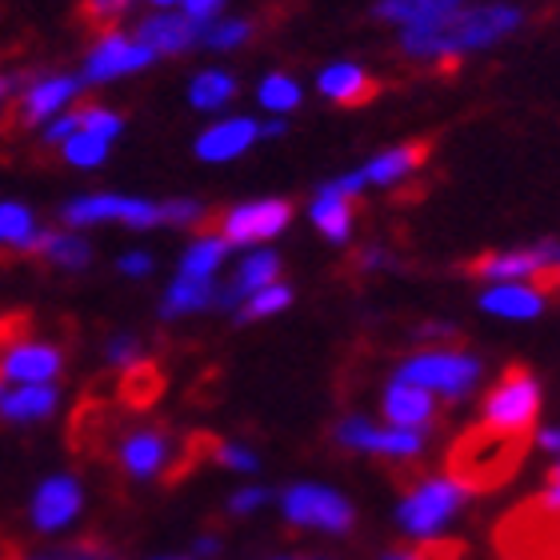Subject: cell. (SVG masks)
<instances>
[{"label": "cell", "instance_id": "obj_48", "mask_svg": "<svg viewBox=\"0 0 560 560\" xmlns=\"http://www.w3.org/2000/svg\"><path fill=\"white\" fill-rule=\"evenodd\" d=\"M537 444L545 453H560V424H549V429L537 432Z\"/></svg>", "mask_w": 560, "mask_h": 560}, {"label": "cell", "instance_id": "obj_53", "mask_svg": "<svg viewBox=\"0 0 560 560\" xmlns=\"http://www.w3.org/2000/svg\"><path fill=\"white\" fill-rule=\"evenodd\" d=\"M164 560H180V557H164Z\"/></svg>", "mask_w": 560, "mask_h": 560}, {"label": "cell", "instance_id": "obj_54", "mask_svg": "<svg viewBox=\"0 0 560 560\" xmlns=\"http://www.w3.org/2000/svg\"><path fill=\"white\" fill-rule=\"evenodd\" d=\"M284 560H292V557H284Z\"/></svg>", "mask_w": 560, "mask_h": 560}, {"label": "cell", "instance_id": "obj_44", "mask_svg": "<svg viewBox=\"0 0 560 560\" xmlns=\"http://www.w3.org/2000/svg\"><path fill=\"white\" fill-rule=\"evenodd\" d=\"M221 9H224V0H185V16L192 24H200V28H205V24H212L217 21V16H221Z\"/></svg>", "mask_w": 560, "mask_h": 560}, {"label": "cell", "instance_id": "obj_16", "mask_svg": "<svg viewBox=\"0 0 560 560\" xmlns=\"http://www.w3.org/2000/svg\"><path fill=\"white\" fill-rule=\"evenodd\" d=\"M260 140V120L253 117H224L217 120V125H209V129L197 137V156L205 164H229L236 161V156H245L253 144Z\"/></svg>", "mask_w": 560, "mask_h": 560}, {"label": "cell", "instance_id": "obj_34", "mask_svg": "<svg viewBox=\"0 0 560 560\" xmlns=\"http://www.w3.org/2000/svg\"><path fill=\"white\" fill-rule=\"evenodd\" d=\"M292 304V289L289 284H269V289H260V292H253L236 313H241V320H265V316H277V313H284Z\"/></svg>", "mask_w": 560, "mask_h": 560}, {"label": "cell", "instance_id": "obj_19", "mask_svg": "<svg viewBox=\"0 0 560 560\" xmlns=\"http://www.w3.org/2000/svg\"><path fill=\"white\" fill-rule=\"evenodd\" d=\"M429 152H432L429 140H409V144L376 152L373 161L364 164V168H357V173H361L364 188H393V185H400V180H409L420 164L429 161Z\"/></svg>", "mask_w": 560, "mask_h": 560}, {"label": "cell", "instance_id": "obj_23", "mask_svg": "<svg viewBox=\"0 0 560 560\" xmlns=\"http://www.w3.org/2000/svg\"><path fill=\"white\" fill-rule=\"evenodd\" d=\"M468 0H381L376 16L397 24L400 33H420V28H432V24L456 16Z\"/></svg>", "mask_w": 560, "mask_h": 560}, {"label": "cell", "instance_id": "obj_29", "mask_svg": "<svg viewBox=\"0 0 560 560\" xmlns=\"http://www.w3.org/2000/svg\"><path fill=\"white\" fill-rule=\"evenodd\" d=\"M236 96V77L224 69H200L188 81V105L197 113H221L224 105H233Z\"/></svg>", "mask_w": 560, "mask_h": 560}, {"label": "cell", "instance_id": "obj_25", "mask_svg": "<svg viewBox=\"0 0 560 560\" xmlns=\"http://www.w3.org/2000/svg\"><path fill=\"white\" fill-rule=\"evenodd\" d=\"M308 217H313V224L320 229V236H325V241H332V245H345V241L352 236L357 209H352V197H345V192H337L332 185H325L313 197V205H308Z\"/></svg>", "mask_w": 560, "mask_h": 560}, {"label": "cell", "instance_id": "obj_20", "mask_svg": "<svg viewBox=\"0 0 560 560\" xmlns=\"http://www.w3.org/2000/svg\"><path fill=\"white\" fill-rule=\"evenodd\" d=\"M277 280H280V257L269 253V248H257V253H248V257L236 265L233 280H229L224 289H217V304H221V308H241L253 292L269 289Z\"/></svg>", "mask_w": 560, "mask_h": 560}, {"label": "cell", "instance_id": "obj_2", "mask_svg": "<svg viewBox=\"0 0 560 560\" xmlns=\"http://www.w3.org/2000/svg\"><path fill=\"white\" fill-rule=\"evenodd\" d=\"M533 436H513V432H497L489 424H472L448 444L444 456V477L472 492H497L521 472L528 456Z\"/></svg>", "mask_w": 560, "mask_h": 560}, {"label": "cell", "instance_id": "obj_40", "mask_svg": "<svg viewBox=\"0 0 560 560\" xmlns=\"http://www.w3.org/2000/svg\"><path fill=\"white\" fill-rule=\"evenodd\" d=\"M164 205V224L173 229H188V224L205 221V205L200 200H161Z\"/></svg>", "mask_w": 560, "mask_h": 560}, {"label": "cell", "instance_id": "obj_22", "mask_svg": "<svg viewBox=\"0 0 560 560\" xmlns=\"http://www.w3.org/2000/svg\"><path fill=\"white\" fill-rule=\"evenodd\" d=\"M316 93L325 96V101H332V105L357 108V105H369L376 96V81L357 65V60H337V65L320 69Z\"/></svg>", "mask_w": 560, "mask_h": 560}, {"label": "cell", "instance_id": "obj_5", "mask_svg": "<svg viewBox=\"0 0 560 560\" xmlns=\"http://www.w3.org/2000/svg\"><path fill=\"white\" fill-rule=\"evenodd\" d=\"M65 229H93V224H125V229H156L164 224V205L144 197H120V192H89L72 197L60 209Z\"/></svg>", "mask_w": 560, "mask_h": 560}, {"label": "cell", "instance_id": "obj_37", "mask_svg": "<svg viewBox=\"0 0 560 560\" xmlns=\"http://www.w3.org/2000/svg\"><path fill=\"white\" fill-rule=\"evenodd\" d=\"M105 361H108V369L129 373V369L144 364V345H140V337H132V332H117V337H108V345H105Z\"/></svg>", "mask_w": 560, "mask_h": 560}, {"label": "cell", "instance_id": "obj_26", "mask_svg": "<svg viewBox=\"0 0 560 560\" xmlns=\"http://www.w3.org/2000/svg\"><path fill=\"white\" fill-rule=\"evenodd\" d=\"M36 257H45L60 272H84L93 265V245L77 229H45Z\"/></svg>", "mask_w": 560, "mask_h": 560}, {"label": "cell", "instance_id": "obj_49", "mask_svg": "<svg viewBox=\"0 0 560 560\" xmlns=\"http://www.w3.org/2000/svg\"><path fill=\"white\" fill-rule=\"evenodd\" d=\"M212 552H221V540H217V537H200L197 540V557H212Z\"/></svg>", "mask_w": 560, "mask_h": 560}, {"label": "cell", "instance_id": "obj_33", "mask_svg": "<svg viewBox=\"0 0 560 560\" xmlns=\"http://www.w3.org/2000/svg\"><path fill=\"white\" fill-rule=\"evenodd\" d=\"M108 149H113V140L77 129L60 144V156H65V164H72V168H101V164L108 161Z\"/></svg>", "mask_w": 560, "mask_h": 560}, {"label": "cell", "instance_id": "obj_21", "mask_svg": "<svg viewBox=\"0 0 560 560\" xmlns=\"http://www.w3.org/2000/svg\"><path fill=\"white\" fill-rule=\"evenodd\" d=\"M60 409L57 385H4L0 388V420L4 424H40Z\"/></svg>", "mask_w": 560, "mask_h": 560}, {"label": "cell", "instance_id": "obj_39", "mask_svg": "<svg viewBox=\"0 0 560 560\" xmlns=\"http://www.w3.org/2000/svg\"><path fill=\"white\" fill-rule=\"evenodd\" d=\"M129 9H132V0H84V21L101 24V28H113Z\"/></svg>", "mask_w": 560, "mask_h": 560}, {"label": "cell", "instance_id": "obj_7", "mask_svg": "<svg viewBox=\"0 0 560 560\" xmlns=\"http://www.w3.org/2000/svg\"><path fill=\"white\" fill-rule=\"evenodd\" d=\"M465 501L468 492L460 485H453L448 477H424L405 492V501L397 509V525L409 537H432V533H441L465 509Z\"/></svg>", "mask_w": 560, "mask_h": 560}, {"label": "cell", "instance_id": "obj_35", "mask_svg": "<svg viewBox=\"0 0 560 560\" xmlns=\"http://www.w3.org/2000/svg\"><path fill=\"white\" fill-rule=\"evenodd\" d=\"M465 540H420L412 549H393L381 560H465Z\"/></svg>", "mask_w": 560, "mask_h": 560}, {"label": "cell", "instance_id": "obj_12", "mask_svg": "<svg viewBox=\"0 0 560 560\" xmlns=\"http://www.w3.org/2000/svg\"><path fill=\"white\" fill-rule=\"evenodd\" d=\"M560 260V245H537V248H513V253H489V257H480L468 265V277L477 280H489V284H528V280L537 277L549 284L552 269H557Z\"/></svg>", "mask_w": 560, "mask_h": 560}, {"label": "cell", "instance_id": "obj_31", "mask_svg": "<svg viewBox=\"0 0 560 560\" xmlns=\"http://www.w3.org/2000/svg\"><path fill=\"white\" fill-rule=\"evenodd\" d=\"M257 101H260L265 113L284 117V113H292V108H301L304 89H301L296 77H289V72H269V77L257 84Z\"/></svg>", "mask_w": 560, "mask_h": 560}, {"label": "cell", "instance_id": "obj_42", "mask_svg": "<svg viewBox=\"0 0 560 560\" xmlns=\"http://www.w3.org/2000/svg\"><path fill=\"white\" fill-rule=\"evenodd\" d=\"M272 492L260 489V485H248V489H236L233 497H229V516H248L257 513L260 504H269Z\"/></svg>", "mask_w": 560, "mask_h": 560}, {"label": "cell", "instance_id": "obj_28", "mask_svg": "<svg viewBox=\"0 0 560 560\" xmlns=\"http://www.w3.org/2000/svg\"><path fill=\"white\" fill-rule=\"evenodd\" d=\"M217 304V284L212 280L176 277L161 296V320H180V316L205 313Z\"/></svg>", "mask_w": 560, "mask_h": 560}, {"label": "cell", "instance_id": "obj_17", "mask_svg": "<svg viewBox=\"0 0 560 560\" xmlns=\"http://www.w3.org/2000/svg\"><path fill=\"white\" fill-rule=\"evenodd\" d=\"M137 36L156 52V57H180V52L200 45V24L188 21L185 12L161 9L137 24Z\"/></svg>", "mask_w": 560, "mask_h": 560}, {"label": "cell", "instance_id": "obj_14", "mask_svg": "<svg viewBox=\"0 0 560 560\" xmlns=\"http://www.w3.org/2000/svg\"><path fill=\"white\" fill-rule=\"evenodd\" d=\"M81 77H69V72H48V77H28V84L16 96V120L21 125H40L45 129L48 120L69 113L81 96Z\"/></svg>", "mask_w": 560, "mask_h": 560}, {"label": "cell", "instance_id": "obj_41", "mask_svg": "<svg viewBox=\"0 0 560 560\" xmlns=\"http://www.w3.org/2000/svg\"><path fill=\"white\" fill-rule=\"evenodd\" d=\"M77 129H81V120H77V108H69V113H60V117L48 120L45 129H40V140H45L48 149H60V144H65V140H69Z\"/></svg>", "mask_w": 560, "mask_h": 560}, {"label": "cell", "instance_id": "obj_30", "mask_svg": "<svg viewBox=\"0 0 560 560\" xmlns=\"http://www.w3.org/2000/svg\"><path fill=\"white\" fill-rule=\"evenodd\" d=\"M224 257H229V241L217 236V233H205V236H197L185 253H180V272H176V277L212 280L217 277V269L224 265Z\"/></svg>", "mask_w": 560, "mask_h": 560}, {"label": "cell", "instance_id": "obj_9", "mask_svg": "<svg viewBox=\"0 0 560 560\" xmlns=\"http://www.w3.org/2000/svg\"><path fill=\"white\" fill-rule=\"evenodd\" d=\"M156 60L144 40L137 33H120V28H108L93 40V48L84 52V69L81 81L84 84H108L120 81V77H132V72H144Z\"/></svg>", "mask_w": 560, "mask_h": 560}, {"label": "cell", "instance_id": "obj_24", "mask_svg": "<svg viewBox=\"0 0 560 560\" xmlns=\"http://www.w3.org/2000/svg\"><path fill=\"white\" fill-rule=\"evenodd\" d=\"M480 308L501 320H537L545 313V289L533 284H492L480 296Z\"/></svg>", "mask_w": 560, "mask_h": 560}, {"label": "cell", "instance_id": "obj_8", "mask_svg": "<svg viewBox=\"0 0 560 560\" xmlns=\"http://www.w3.org/2000/svg\"><path fill=\"white\" fill-rule=\"evenodd\" d=\"M280 513L292 528H320V533H349L357 525L352 504L328 485H292L280 497Z\"/></svg>", "mask_w": 560, "mask_h": 560}, {"label": "cell", "instance_id": "obj_3", "mask_svg": "<svg viewBox=\"0 0 560 560\" xmlns=\"http://www.w3.org/2000/svg\"><path fill=\"white\" fill-rule=\"evenodd\" d=\"M497 560H560V509L540 504L537 497L516 504L492 528Z\"/></svg>", "mask_w": 560, "mask_h": 560}, {"label": "cell", "instance_id": "obj_43", "mask_svg": "<svg viewBox=\"0 0 560 560\" xmlns=\"http://www.w3.org/2000/svg\"><path fill=\"white\" fill-rule=\"evenodd\" d=\"M152 265H156V260H152V253H144V248H129V253H120L117 272H120V277L140 280V277H149Z\"/></svg>", "mask_w": 560, "mask_h": 560}, {"label": "cell", "instance_id": "obj_18", "mask_svg": "<svg viewBox=\"0 0 560 560\" xmlns=\"http://www.w3.org/2000/svg\"><path fill=\"white\" fill-rule=\"evenodd\" d=\"M381 412L393 429H412V432H424L432 429V420H436V397H432L429 388H417L409 381H397L393 376V385L385 388V397H381Z\"/></svg>", "mask_w": 560, "mask_h": 560}, {"label": "cell", "instance_id": "obj_52", "mask_svg": "<svg viewBox=\"0 0 560 560\" xmlns=\"http://www.w3.org/2000/svg\"><path fill=\"white\" fill-rule=\"evenodd\" d=\"M292 560H328V557H292Z\"/></svg>", "mask_w": 560, "mask_h": 560}, {"label": "cell", "instance_id": "obj_36", "mask_svg": "<svg viewBox=\"0 0 560 560\" xmlns=\"http://www.w3.org/2000/svg\"><path fill=\"white\" fill-rule=\"evenodd\" d=\"M77 120H81V132H93V137L105 140H117L125 132V117L105 105H81L77 108Z\"/></svg>", "mask_w": 560, "mask_h": 560}, {"label": "cell", "instance_id": "obj_10", "mask_svg": "<svg viewBox=\"0 0 560 560\" xmlns=\"http://www.w3.org/2000/svg\"><path fill=\"white\" fill-rule=\"evenodd\" d=\"M340 448H349V453H373V456H385V460H400V465H409V460H420L424 456V432H412V429H376L369 417H345L332 429Z\"/></svg>", "mask_w": 560, "mask_h": 560}, {"label": "cell", "instance_id": "obj_4", "mask_svg": "<svg viewBox=\"0 0 560 560\" xmlns=\"http://www.w3.org/2000/svg\"><path fill=\"white\" fill-rule=\"evenodd\" d=\"M397 381L441 393L444 400H465L480 381V361L460 349H429L409 357V361H400Z\"/></svg>", "mask_w": 560, "mask_h": 560}, {"label": "cell", "instance_id": "obj_45", "mask_svg": "<svg viewBox=\"0 0 560 560\" xmlns=\"http://www.w3.org/2000/svg\"><path fill=\"white\" fill-rule=\"evenodd\" d=\"M24 84H28V77H24V72H0V108L9 105L12 96H21Z\"/></svg>", "mask_w": 560, "mask_h": 560}, {"label": "cell", "instance_id": "obj_46", "mask_svg": "<svg viewBox=\"0 0 560 560\" xmlns=\"http://www.w3.org/2000/svg\"><path fill=\"white\" fill-rule=\"evenodd\" d=\"M537 501L549 504V509H560V460L549 468V477H545V489H540Z\"/></svg>", "mask_w": 560, "mask_h": 560}, {"label": "cell", "instance_id": "obj_50", "mask_svg": "<svg viewBox=\"0 0 560 560\" xmlns=\"http://www.w3.org/2000/svg\"><path fill=\"white\" fill-rule=\"evenodd\" d=\"M152 9H176V4H185V0H149Z\"/></svg>", "mask_w": 560, "mask_h": 560}, {"label": "cell", "instance_id": "obj_11", "mask_svg": "<svg viewBox=\"0 0 560 560\" xmlns=\"http://www.w3.org/2000/svg\"><path fill=\"white\" fill-rule=\"evenodd\" d=\"M292 221V205L280 197H260V200H245L221 217V236L233 245H265L272 236H280Z\"/></svg>", "mask_w": 560, "mask_h": 560}, {"label": "cell", "instance_id": "obj_13", "mask_svg": "<svg viewBox=\"0 0 560 560\" xmlns=\"http://www.w3.org/2000/svg\"><path fill=\"white\" fill-rule=\"evenodd\" d=\"M84 509V489L81 480L69 477V472H52L48 480H40L33 492V501H28V521H33L36 533H65V528L81 516Z\"/></svg>", "mask_w": 560, "mask_h": 560}, {"label": "cell", "instance_id": "obj_38", "mask_svg": "<svg viewBox=\"0 0 560 560\" xmlns=\"http://www.w3.org/2000/svg\"><path fill=\"white\" fill-rule=\"evenodd\" d=\"M212 460L224 468H236V472H257V453L248 448V444H236V441H217L212 444Z\"/></svg>", "mask_w": 560, "mask_h": 560}, {"label": "cell", "instance_id": "obj_1", "mask_svg": "<svg viewBox=\"0 0 560 560\" xmlns=\"http://www.w3.org/2000/svg\"><path fill=\"white\" fill-rule=\"evenodd\" d=\"M525 24L521 4H465V9L448 16V21L420 28V33H400V52L417 65H436V60H460L468 52L501 45L504 36H513Z\"/></svg>", "mask_w": 560, "mask_h": 560}, {"label": "cell", "instance_id": "obj_6", "mask_svg": "<svg viewBox=\"0 0 560 560\" xmlns=\"http://www.w3.org/2000/svg\"><path fill=\"white\" fill-rule=\"evenodd\" d=\"M540 412V381L528 369L513 364L509 373L497 381L485 409H480V424H489L497 432H513V436H533Z\"/></svg>", "mask_w": 560, "mask_h": 560}, {"label": "cell", "instance_id": "obj_15", "mask_svg": "<svg viewBox=\"0 0 560 560\" xmlns=\"http://www.w3.org/2000/svg\"><path fill=\"white\" fill-rule=\"evenodd\" d=\"M65 373V352L48 340H16L0 352L4 385H52Z\"/></svg>", "mask_w": 560, "mask_h": 560}, {"label": "cell", "instance_id": "obj_51", "mask_svg": "<svg viewBox=\"0 0 560 560\" xmlns=\"http://www.w3.org/2000/svg\"><path fill=\"white\" fill-rule=\"evenodd\" d=\"M552 280H557V284H560V260H557V269H552Z\"/></svg>", "mask_w": 560, "mask_h": 560}, {"label": "cell", "instance_id": "obj_32", "mask_svg": "<svg viewBox=\"0 0 560 560\" xmlns=\"http://www.w3.org/2000/svg\"><path fill=\"white\" fill-rule=\"evenodd\" d=\"M253 36V21L245 16H217L212 24L200 28V45L212 48V52H233Z\"/></svg>", "mask_w": 560, "mask_h": 560}, {"label": "cell", "instance_id": "obj_47", "mask_svg": "<svg viewBox=\"0 0 560 560\" xmlns=\"http://www.w3.org/2000/svg\"><path fill=\"white\" fill-rule=\"evenodd\" d=\"M357 265H361L364 272H376V269H388V265H393V257H388L385 248H364Z\"/></svg>", "mask_w": 560, "mask_h": 560}, {"label": "cell", "instance_id": "obj_27", "mask_svg": "<svg viewBox=\"0 0 560 560\" xmlns=\"http://www.w3.org/2000/svg\"><path fill=\"white\" fill-rule=\"evenodd\" d=\"M40 221L21 200H0V253H36L40 248Z\"/></svg>", "mask_w": 560, "mask_h": 560}]
</instances>
